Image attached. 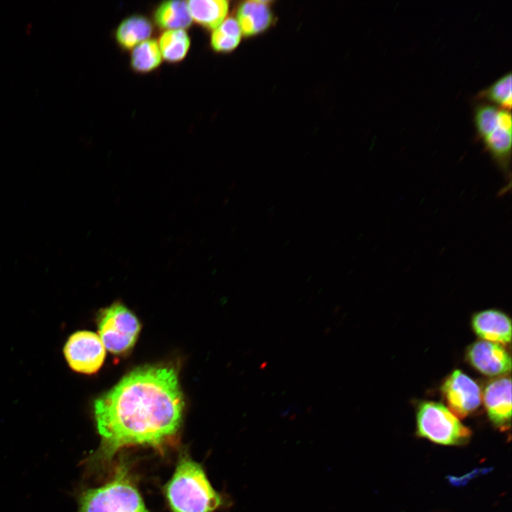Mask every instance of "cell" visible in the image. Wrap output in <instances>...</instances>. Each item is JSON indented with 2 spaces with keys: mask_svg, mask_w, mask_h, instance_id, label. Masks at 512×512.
<instances>
[{
  "mask_svg": "<svg viewBox=\"0 0 512 512\" xmlns=\"http://www.w3.org/2000/svg\"><path fill=\"white\" fill-rule=\"evenodd\" d=\"M183 407L173 367L146 365L130 371L94 401L102 442L89 460L90 465L108 464L126 447L167 444L178 432Z\"/></svg>",
  "mask_w": 512,
  "mask_h": 512,
  "instance_id": "1",
  "label": "cell"
},
{
  "mask_svg": "<svg viewBox=\"0 0 512 512\" xmlns=\"http://www.w3.org/2000/svg\"><path fill=\"white\" fill-rule=\"evenodd\" d=\"M165 493L172 512H214L223 503L203 467L186 454L180 456Z\"/></svg>",
  "mask_w": 512,
  "mask_h": 512,
  "instance_id": "2",
  "label": "cell"
},
{
  "mask_svg": "<svg viewBox=\"0 0 512 512\" xmlns=\"http://www.w3.org/2000/svg\"><path fill=\"white\" fill-rule=\"evenodd\" d=\"M79 512H150L132 481L126 465L117 466L112 479L80 497Z\"/></svg>",
  "mask_w": 512,
  "mask_h": 512,
  "instance_id": "3",
  "label": "cell"
},
{
  "mask_svg": "<svg viewBox=\"0 0 512 512\" xmlns=\"http://www.w3.org/2000/svg\"><path fill=\"white\" fill-rule=\"evenodd\" d=\"M418 434L437 444H461L469 438L470 430L464 426L448 407L442 403H420L417 413Z\"/></svg>",
  "mask_w": 512,
  "mask_h": 512,
  "instance_id": "4",
  "label": "cell"
},
{
  "mask_svg": "<svg viewBox=\"0 0 512 512\" xmlns=\"http://www.w3.org/2000/svg\"><path fill=\"white\" fill-rule=\"evenodd\" d=\"M98 336L105 349L115 354L124 353L135 343L141 325L124 305L113 303L102 309L97 319Z\"/></svg>",
  "mask_w": 512,
  "mask_h": 512,
  "instance_id": "5",
  "label": "cell"
},
{
  "mask_svg": "<svg viewBox=\"0 0 512 512\" xmlns=\"http://www.w3.org/2000/svg\"><path fill=\"white\" fill-rule=\"evenodd\" d=\"M69 366L85 374L96 373L102 366L106 349L98 334L89 331L73 334L63 348Z\"/></svg>",
  "mask_w": 512,
  "mask_h": 512,
  "instance_id": "6",
  "label": "cell"
},
{
  "mask_svg": "<svg viewBox=\"0 0 512 512\" xmlns=\"http://www.w3.org/2000/svg\"><path fill=\"white\" fill-rule=\"evenodd\" d=\"M511 110L501 108L498 124L479 140L503 176L506 185L501 195L506 193L511 187Z\"/></svg>",
  "mask_w": 512,
  "mask_h": 512,
  "instance_id": "7",
  "label": "cell"
},
{
  "mask_svg": "<svg viewBox=\"0 0 512 512\" xmlns=\"http://www.w3.org/2000/svg\"><path fill=\"white\" fill-rule=\"evenodd\" d=\"M441 391L449 410L458 418L464 417L481 404V390L476 383L459 370L444 380Z\"/></svg>",
  "mask_w": 512,
  "mask_h": 512,
  "instance_id": "8",
  "label": "cell"
},
{
  "mask_svg": "<svg viewBox=\"0 0 512 512\" xmlns=\"http://www.w3.org/2000/svg\"><path fill=\"white\" fill-rule=\"evenodd\" d=\"M466 356L472 366L486 375H504L511 370L510 354L498 343L476 341L469 347Z\"/></svg>",
  "mask_w": 512,
  "mask_h": 512,
  "instance_id": "9",
  "label": "cell"
},
{
  "mask_svg": "<svg viewBox=\"0 0 512 512\" xmlns=\"http://www.w3.org/2000/svg\"><path fill=\"white\" fill-rule=\"evenodd\" d=\"M484 403L490 420L501 426L511 418V380L501 377L490 382L484 392Z\"/></svg>",
  "mask_w": 512,
  "mask_h": 512,
  "instance_id": "10",
  "label": "cell"
},
{
  "mask_svg": "<svg viewBox=\"0 0 512 512\" xmlns=\"http://www.w3.org/2000/svg\"><path fill=\"white\" fill-rule=\"evenodd\" d=\"M475 333L484 341L506 345L511 341V322L504 313L488 309L480 311L472 318Z\"/></svg>",
  "mask_w": 512,
  "mask_h": 512,
  "instance_id": "11",
  "label": "cell"
},
{
  "mask_svg": "<svg viewBox=\"0 0 512 512\" xmlns=\"http://www.w3.org/2000/svg\"><path fill=\"white\" fill-rule=\"evenodd\" d=\"M271 7L270 1L251 0L240 4L235 18L242 35L253 36L269 28L273 22Z\"/></svg>",
  "mask_w": 512,
  "mask_h": 512,
  "instance_id": "12",
  "label": "cell"
},
{
  "mask_svg": "<svg viewBox=\"0 0 512 512\" xmlns=\"http://www.w3.org/2000/svg\"><path fill=\"white\" fill-rule=\"evenodd\" d=\"M187 6L192 21L212 31L227 18L230 7L226 0H190Z\"/></svg>",
  "mask_w": 512,
  "mask_h": 512,
  "instance_id": "13",
  "label": "cell"
},
{
  "mask_svg": "<svg viewBox=\"0 0 512 512\" xmlns=\"http://www.w3.org/2000/svg\"><path fill=\"white\" fill-rule=\"evenodd\" d=\"M153 31L150 21L144 16L134 15L124 18L115 31L118 44L124 49H133L140 43L149 39Z\"/></svg>",
  "mask_w": 512,
  "mask_h": 512,
  "instance_id": "14",
  "label": "cell"
},
{
  "mask_svg": "<svg viewBox=\"0 0 512 512\" xmlns=\"http://www.w3.org/2000/svg\"><path fill=\"white\" fill-rule=\"evenodd\" d=\"M154 16L157 26L165 31L185 30L192 23L187 1H164L156 8Z\"/></svg>",
  "mask_w": 512,
  "mask_h": 512,
  "instance_id": "15",
  "label": "cell"
},
{
  "mask_svg": "<svg viewBox=\"0 0 512 512\" xmlns=\"http://www.w3.org/2000/svg\"><path fill=\"white\" fill-rule=\"evenodd\" d=\"M158 44L163 59L169 63H177L186 56L191 39L185 30H167L161 35Z\"/></svg>",
  "mask_w": 512,
  "mask_h": 512,
  "instance_id": "16",
  "label": "cell"
},
{
  "mask_svg": "<svg viewBox=\"0 0 512 512\" xmlns=\"http://www.w3.org/2000/svg\"><path fill=\"white\" fill-rule=\"evenodd\" d=\"M130 64L134 70L139 73H149L161 63L162 56L158 42L146 40L132 49Z\"/></svg>",
  "mask_w": 512,
  "mask_h": 512,
  "instance_id": "17",
  "label": "cell"
},
{
  "mask_svg": "<svg viewBox=\"0 0 512 512\" xmlns=\"http://www.w3.org/2000/svg\"><path fill=\"white\" fill-rule=\"evenodd\" d=\"M242 36V33L236 18L227 17L212 31L210 46L217 52H230L238 46Z\"/></svg>",
  "mask_w": 512,
  "mask_h": 512,
  "instance_id": "18",
  "label": "cell"
},
{
  "mask_svg": "<svg viewBox=\"0 0 512 512\" xmlns=\"http://www.w3.org/2000/svg\"><path fill=\"white\" fill-rule=\"evenodd\" d=\"M474 98L478 101L487 102L500 108L511 110V72L503 74L491 85L479 90Z\"/></svg>",
  "mask_w": 512,
  "mask_h": 512,
  "instance_id": "19",
  "label": "cell"
}]
</instances>
